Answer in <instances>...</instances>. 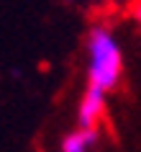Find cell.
I'll use <instances>...</instances> for the list:
<instances>
[{"instance_id": "obj_1", "label": "cell", "mask_w": 141, "mask_h": 152, "mask_svg": "<svg viewBox=\"0 0 141 152\" xmlns=\"http://www.w3.org/2000/svg\"><path fill=\"white\" fill-rule=\"evenodd\" d=\"M85 57L87 85L103 90V93H113L121 85L126 72L123 47H121L116 31L105 23H95L85 36Z\"/></svg>"}, {"instance_id": "obj_2", "label": "cell", "mask_w": 141, "mask_h": 152, "mask_svg": "<svg viewBox=\"0 0 141 152\" xmlns=\"http://www.w3.org/2000/svg\"><path fill=\"white\" fill-rule=\"evenodd\" d=\"M108 113V93L87 85L77 103V126L80 129H98Z\"/></svg>"}, {"instance_id": "obj_3", "label": "cell", "mask_w": 141, "mask_h": 152, "mask_svg": "<svg viewBox=\"0 0 141 152\" xmlns=\"http://www.w3.org/2000/svg\"><path fill=\"white\" fill-rule=\"evenodd\" d=\"M100 139V132L98 129H72L62 137L59 142V152H93L95 144Z\"/></svg>"}, {"instance_id": "obj_4", "label": "cell", "mask_w": 141, "mask_h": 152, "mask_svg": "<svg viewBox=\"0 0 141 152\" xmlns=\"http://www.w3.org/2000/svg\"><path fill=\"white\" fill-rule=\"evenodd\" d=\"M131 13H133V18L141 23V0H133V8H131Z\"/></svg>"}]
</instances>
